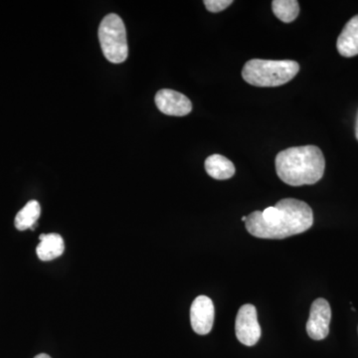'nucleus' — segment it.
I'll list each match as a JSON object with an SVG mask.
<instances>
[{"label":"nucleus","instance_id":"obj_1","mask_svg":"<svg viewBox=\"0 0 358 358\" xmlns=\"http://www.w3.org/2000/svg\"><path fill=\"white\" fill-rule=\"evenodd\" d=\"M245 224L250 234L257 238L285 239L310 229L313 214L306 202L285 199L265 210L252 212Z\"/></svg>","mask_w":358,"mask_h":358},{"label":"nucleus","instance_id":"obj_2","mask_svg":"<svg viewBox=\"0 0 358 358\" xmlns=\"http://www.w3.org/2000/svg\"><path fill=\"white\" fill-rule=\"evenodd\" d=\"M326 159L315 145L289 148L275 157V171L291 186L312 185L324 176Z\"/></svg>","mask_w":358,"mask_h":358},{"label":"nucleus","instance_id":"obj_3","mask_svg":"<svg viewBox=\"0 0 358 358\" xmlns=\"http://www.w3.org/2000/svg\"><path fill=\"white\" fill-rule=\"evenodd\" d=\"M299 71L296 61L252 59L244 65L242 77L252 86L278 87L292 81Z\"/></svg>","mask_w":358,"mask_h":358},{"label":"nucleus","instance_id":"obj_4","mask_svg":"<svg viewBox=\"0 0 358 358\" xmlns=\"http://www.w3.org/2000/svg\"><path fill=\"white\" fill-rule=\"evenodd\" d=\"M101 48L108 61L114 64L124 62L129 56L126 26L119 15L108 14L99 27Z\"/></svg>","mask_w":358,"mask_h":358},{"label":"nucleus","instance_id":"obj_5","mask_svg":"<svg viewBox=\"0 0 358 358\" xmlns=\"http://www.w3.org/2000/svg\"><path fill=\"white\" fill-rule=\"evenodd\" d=\"M235 333L238 341L244 345L253 346L261 338V327L257 317V310L253 305L246 303L240 308L235 322Z\"/></svg>","mask_w":358,"mask_h":358},{"label":"nucleus","instance_id":"obj_6","mask_svg":"<svg viewBox=\"0 0 358 358\" xmlns=\"http://www.w3.org/2000/svg\"><path fill=\"white\" fill-rule=\"evenodd\" d=\"M331 310L329 301L317 299L310 307L307 322V333L313 341H322L329 336Z\"/></svg>","mask_w":358,"mask_h":358},{"label":"nucleus","instance_id":"obj_7","mask_svg":"<svg viewBox=\"0 0 358 358\" xmlns=\"http://www.w3.org/2000/svg\"><path fill=\"white\" fill-rule=\"evenodd\" d=\"M215 317L213 301L206 296H199L190 308V322L193 331L200 336L210 333Z\"/></svg>","mask_w":358,"mask_h":358},{"label":"nucleus","instance_id":"obj_8","mask_svg":"<svg viewBox=\"0 0 358 358\" xmlns=\"http://www.w3.org/2000/svg\"><path fill=\"white\" fill-rule=\"evenodd\" d=\"M155 105L164 115L183 117L192 113V101L183 94L171 89H162L155 95Z\"/></svg>","mask_w":358,"mask_h":358},{"label":"nucleus","instance_id":"obj_9","mask_svg":"<svg viewBox=\"0 0 358 358\" xmlns=\"http://www.w3.org/2000/svg\"><path fill=\"white\" fill-rule=\"evenodd\" d=\"M336 48L343 57L358 55V15L346 23L336 42Z\"/></svg>","mask_w":358,"mask_h":358},{"label":"nucleus","instance_id":"obj_10","mask_svg":"<svg viewBox=\"0 0 358 358\" xmlns=\"http://www.w3.org/2000/svg\"><path fill=\"white\" fill-rule=\"evenodd\" d=\"M40 243L36 248V254L40 260L51 261L64 253V240L56 233L42 234L39 237Z\"/></svg>","mask_w":358,"mask_h":358},{"label":"nucleus","instance_id":"obj_11","mask_svg":"<svg viewBox=\"0 0 358 358\" xmlns=\"http://www.w3.org/2000/svg\"><path fill=\"white\" fill-rule=\"evenodd\" d=\"M205 169L212 178L226 180L235 174V166L231 160L221 155H212L205 160Z\"/></svg>","mask_w":358,"mask_h":358},{"label":"nucleus","instance_id":"obj_12","mask_svg":"<svg viewBox=\"0 0 358 358\" xmlns=\"http://www.w3.org/2000/svg\"><path fill=\"white\" fill-rule=\"evenodd\" d=\"M40 214H41V207L39 202L31 200L16 215L14 221L15 227L20 231L31 229V228L34 229V225L38 220Z\"/></svg>","mask_w":358,"mask_h":358},{"label":"nucleus","instance_id":"obj_13","mask_svg":"<svg viewBox=\"0 0 358 358\" xmlns=\"http://www.w3.org/2000/svg\"><path fill=\"white\" fill-rule=\"evenodd\" d=\"M272 9L275 15L285 23L293 22L300 13V6L296 0H274Z\"/></svg>","mask_w":358,"mask_h":358},{"label":"nucleus","instance_id":"obj_14","mask_svg":"<svg viewBox=\"0 0 358 358\" xmlns=\"http://www.w3.org/2000/svg\"><path fill=\"white\" fill-rule=\"evenodd\" d=\"M232 0H205L204 6L210 13H217L229 7Z\"/></svg>","mask_w":358,"mask_h":358},{"label":"nucleus","instance_id":"obj_15","mask_svg":"<svg viewBox=\"0 0 358 358\" xmlns=\"http://www.w3.org/2000/svg\"><path fill=\"white\" fill-rule=\"evenodd\" d=\"M34 358H51L48 355H45V353H41V355H36Z\"/></svg>","mask_w":358,"mask_h":358},{"label":"nucleus","instance_id":"obj_16","mask_svg":"<svg viewBox=\"0 0 358 358\" xmlns=\"http://www.w3.org/2000/svg\"><path fill=\"white\" fill-rule=\"evenodd\" d=\"M355 134H357V138L358 141V117H357V129H355Z\"/></svg>","mask_w":358,"mask_h":358},{"label":"nucleus","instance_id":"obj_17","mask_svg":"<svg viewBox=\"0 0 358 358\" xmlns=\"http://www.w3.org/2000/svg\"><path fill=\"white\" fill-rule=\"evenodd\" d=\"M246 220H247V216H243V217H242V221H243V222H246Z\"/></svg>","mask_w":358,"mask_h":358}]
</instances>
